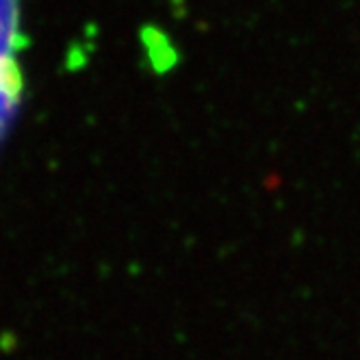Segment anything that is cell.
I'll return each instance as SVG.
<instances>
[{
	"mask_svg": "<svg viewBox=\"0 0 360 360\" xmlns=\"http://www.w3.org/2000/svg\"><path fill=\"white\" fill-rule=\"evenodd\" d=\"M18 74L11 65H7L3 59H0V135H3L5 126L13 113L15 100H18Z\"/></svg>",
	"mask_w": 360,
	"mask_h": 360,
	"instance_id": "1",
	"label": "cell"
}]
</instances>
